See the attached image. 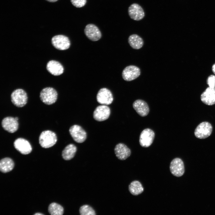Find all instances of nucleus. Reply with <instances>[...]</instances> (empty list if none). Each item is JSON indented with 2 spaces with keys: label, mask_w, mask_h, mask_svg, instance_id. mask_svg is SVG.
<instances>
[{
  "label": "nucleus",
  "mask_w": 215,
  "mask_h": 215,
  "mask_svg": "<svg viewBox=\"0 0 215 215\" xmlns=\"http://www.w3.org/2000/svg\"><path fill=\"white\" fill-rule=\"evenodd\" d=\"M57 140L56 135L54 132L46 130L41 133L39 138V142L42 147L48 148L55 145Z\"/></svg>",
  "instance_id": "f257e3e1"
},
{
  "label": "nucleus",
  "mask_w": 215,
  "mask_h": 215,
  "mask_svg": "<svg viewBox=\"0 0 215 215\" xmlns=\"http://www.w3.org/2000/svg\"><path fill=\"white\" fill-rule=\"evenodd\" d=\"M170 169L171 173L174 176L177 177L182 176L185 172L183 161L179 158L173 159L171 162Z\"/></svg>",
  "instance_id": "f8f14e48"
},
{
  "label": "nucleus",
  "mask_w": 215,
  "mask_h": 215,
  "mask_svg": "<svg viewBox=\"0 0 215 215\" xmlns=\"http://www.w3.org/2000/svg\"><path fill=\"white\" fill-rule=\"evenodd\" d=\"M70 1L74 6L78 8L83 7L86 2V0H70Z\"/></svg>",
  "instance_id": "a878e982"
},
{
  "label": "nucleus",
  "mask_w": 215,
  "mask_h": 215,
  "mask_svg": "<svg viewBox=\"0 0 215 215\" xmlns=\"http://www.w3.org/2000/svg\"><path fill=\"white\" fill-rule=\"evenodd\" d=\"M114 152L116 157L119 160H125L130 156L131 150L127 146L123 143L117 144L114 148Z\"/></svg>",
  "instance_id": "dca6fc26"
},
{
  "label": "nucleus",
  "mask_w": 215,
  "mask_h": 215,
  "mask_svg": "<svg viewBox=\"0 0 215 215\" xmlns=\"http://www.w3.org/2000/svg\"><path fill=\"white\" fill-rule=\"evenodd\" d=\"M207 83L209 87L215 88V76L213 75L209 76L207 79Z\"/></svg>",
  "instance_id": "bb28decb"
},
{
  "label": "nucleus",
  "mask_w": 215,
  "mask_h": 215,
  "mask_svg": "<svg viewBox=\"0 0 215 215\" xmlns=\"http://www.w3.org/2000/svg\"><path fill=\"white\" fill-rule=\"evenodd\" d=\"M96 100L100 104L108 105L112 102L113 97L112 93L109 89L103 88L100 89L98 92Z\"/></svg>",
  "instance_id": "9d476101"
},
{
  "label": "nucleus",
  "mask_w": 215,
  "mask_h": 215,
  "mask_svg": "<svg viewBox=\"0 0 215 215\" xmlns=\"http://www.w3.org/2000/svg\"><path fill=\"white\" fill-rule=\"evenodd\" d=\"M58 97L56 91L51 87H47L41 91L40 97L41 100L47 105H52L56 102Z\"/></svg>",
  "instance_id": "f03ea898"
},
{
  "label": "nucleus",
  "mask_w": 215,
  "mask_h": 215,
  "mask_svg": "<svg viewBox=\"0 0 215 215\" xmlns=\"http://www.w3.org/2000/svg\"><path fill=\"white\" fill-rule=\"evenodd\" d=\"M110 114V109L105 105L98 106L93 111V116L96 120L101 122L108 119Z\"/></svg>",
  "instance_id": "1a4fd4ad"
},
{
  "label": "nucleus",
  "mask_w": 215,
  "mask_h": 215,
  "mask_svg": "<svg viewBox=\"0 0 215 215\" xmlns=\"http://www.w3.org/2000/svg\"><path fill=\"white\" fill-rule=\"evenodd\" d=\"M133 108L140 116L144 117L148 115L149 112V108L147 103L141 99L135 100L133 103Z\"/></svg>",
  "instance_id": "a211bd4d"
},
{
  "label": "nucleus",
  "mask_w": 215,
  "mask_h": 215,
  "mask_svg": "<svg viewBox=\"0 0 215 215\" xmlns=\"http://www.w3.org/2000/svg\"><path fill=\"white\" fill-rule=\"evenodd\" d=\"M77 148L73 144H70L65 147L62 152L63 159L66 160H69L73 158L77 151Z\"/></svg>",
  "instance_id": "aec40b11"
},
{
  "label": "nucleus",
  "mask_w": 215,
  "mask_h": 215,
  "mask_svg": "<svg viewBox=\"0 0 215 215\" xmlns=\"http://www.w3.org/2000/svg\"><path fill=\"white\" fill-rule=\"evenodd\" d=\"M14 164L10 158L6 157L1 159L0 161V170L2 173H6L11 171L13 169Z\"/></svg>",
  "instance_id": "4be33fe9"
},
{
  "label": "nucleus",
  "mask_w": 215,
  "mask_h": 215,
  "mask_svg": "<svg viewBox=\"0 0 215 215\" xmlns=\"http://www.w3.org/2000/svg\"><path fill=\"white\" fill-rule=\"evenodd\" d=\"M128 42L133 49H139L142 47L144 42L142 38L136 34L130 35L128 38Z\"/></svg>",
  "instance_id": "412c9836"
},
{
  "label": "nucleus",
  "mask_w": 215,
  "mask_h": 215,
  "mask_svg": "<svg viewBox=\"0 0 215 215\" xmlns=\"http://www.w3.org/2000/svg\"><path fill=\"white\" fill-rule=\"evenodd\" d=\"M212 70L213 73L215 74V63L213 65L212 68Z\"/></svg>",
  "instance_id": "cd10ccee"
},
{
  "label": "nucleus",
  "mask_w": 215,
  "mask_h": 215,
  "mask_svg": "<svg viewBox=\"0 0 215 215\" xmlns=\"http://www.w3.org/2000/svg\"><path fill=\"white\" fill-rule=\"evenodd\" d=\"M128 15L131 19L136 21L142 19L145 17L144 10L139 4L134 3L131 4L128 10Z\"/></svg>",
  "instance_id": "9b49d317"
},
{
  "label": "nucleus",
  "mask_w": 215,
  "mask_h": 215,
  "mask_svg": "<svg viewBox=\"0 0 215 215\" xmlns=\"http://www.w3.org/2000/svg\"><path fill=\"white\" fill-rule=\"evenodd\" d=\"M15 148L21 153L26 155L32 151V148L29 142L22 138L16 139L14 142Z\"/></svg>",
  "instance_id": "ddd939ff"
},
{
  "label": "nucleus",
  "mask_w": 215,
  "mask_h": 215,
  "mask_svg": "<svg viewBox=\"0 0 215 215\" xmlns=\"http://www.w3.org/2000/svg\"><path fill=\"white\" fill-rule=\"evenodd\" d=\"M69 131L73 139L77 143H82L86 139V132L79 125H75L71 126L69 128Z\"/></svg>",
  "instance_id": "39448f33"
},
{
  "label": "nucleus",
  "mask_w": 215,
  "mask_h": 215,
  "mask_svg": "<svg viewBox=\"0 0 215 215\" xmlns=\"http://www.w3.org/2000/svg\"><path fill=\"white\" fill-rule=\"evenodd\" d=\"M155 133L151 129L147 128L141 132L139 139L140 145L143 147L150 146L153 142L155 137Z\"/></svg>",
  "instance_id": "6e6552de"
},
{
  "label": "nucleus",
  "mask_w": 215,
  "mask_h": 215,
  "mask_svg": "<svg viewBox=\"0 0 215 215\" xmlns=\"http://www.w3.org/2000/svg\"><path fill=\"white\" fill-rule=\"evenodd\" d=\"M34 215H44V214L40 213H35V214H34Z\"/></svg>",
  "instance_id": "c756f323"
},
{
  "label": "nucleus",
  "mask_w": 215,
  "mask_h": 215,
  "mask_svg": "<svg viewBox=\"0 0 215 215\" xmlns=\"http://www.w3.org/2000/svg\"><path fill=\"white\" fill-rule=\"evenodd\" d=\"M48 211L51 215H62L64 213V208L60 205L53 202L49 206Z\"/></svg>",
  "instance_id": "b1692460"
},
{
  "label": "nucleus",
  "mask_w": 215,
  "mask_h": 215,
  "mask_svg": "<svg viewBox=\"0 0 215 215\" xmlns=\"http://www.w3.org/2000/svg\"><path fill=\"white\" fill-rule=\"evenodd\" d=\"M1 125L5 130L10 133H13L17 130L19 127L18 120L15 118L7 117L2 121Z\"/></svg>",
  "instance_id": "2eb2a0df"
},
{
  "label": "nucleus",
  "mask_w": 215,
  "mask_h": 215,
  "mask_svg": "<svg viewBox=\"0 0 215 215\" xmlns=\"http://www.w3.org/2000/svg\"><path fill=\"white\" fill-rule=\"evenodd\" d=\"M53 45L60 50H64L68 49L70 46V41L67 36L59 35L54 36L51 39Z\"/></svg>",
  "instance_id": "423d86ee"
},
{
  "label": "nucleus",
  "mask_w": 215,
  "mask_h": 215,
  "mask_svg": "<svg viewBox=\"0 0 215 215\" xmlns=\"http://www.w3.org/2000/svg\"><path fill=\"white\" fill-rule=\"evenodd\" d=\"M141 71L138 67L130 65L126 67L123 70L122 76L127 81H130L137 78L140 75Z\"/></svg>",
  "instance_id": "0eeeda50"
},
{
  "label": "nucleus",
  "mask_w": 215,
  "mask_h": 215,
  "mask_svg": "<svg viewBox=\"0 0 215 215\" xmlns=\"http://www.w3.org/2000/svg\"><path fill=\"white\" fill-rule=\"evenodd\" d=\"M12 103L18 107H22L27 103V96L25 91L22 89H18L13 92L11 95Z\"/></svg>",
  "instance_id": "7ed1b4c3"
},
{
  "label": "nucleus",
  "mask_w": 215,
  "mask_h": 215,
  "mask_svg": "<svg viewBox=\"0 0 215 215\" xmlns=\"http://www.w3.org/2000/svg\"><path fill=\"white\" fill-rule=\"evenodd\" d=\"M201 101L205 104L212 105L215 104V88L207 87L201 95Z\"/></svg>",
  "instance_id": "f3484780"
},
{
  "label": "nucleus",
  "mask_w": 215,
  "mask_h": 215,
  "mask_svg": "<svg viewBox=\"0 0 215 215\" xmlns=\"http://www.w3.org/2000/svg\"><path fill=\"white\" fill-rule=\"evenodd\" d=\"M46 1L51 2H54L58 0H46Z\"/></svg>",
  "instance_id": "c85d7f7f"
},
{
  "label": "nucleus",
  "mask_w": 215,
  "mask_h": 215,
  "mask_svg": "<svg viewBox=\"0 0 215 215\" xmlns=\"http://www.w3.org/2000/svg\"><path fill=\"white\" fill-rule=\"evenodd\" d=\"M128 189L130 193L134 196L139 195L144 191V188L141 183L136 180L130 183L129 185Z\"/></svg>",
  "instance_id": "5701e85b"
},
{
  "label": "nucleus",
  "mask_w": 215,
  "mask_h": 215,
  "mask_svg": "<svg viewBox=\"0 0 215 215\" xmlns=\"http://www.w3.org/2000/svg\"><path fill=\"white\" fill-rule=\"evenodd\" d=\"M47 71L52 75L59 76L64 72V69L62 64L59 62L55 60H50L49 61L46 65Z\"/></svg>",
  "instance_id": "6ab92c4d"
},
{
  "label": "nucleus",
  "mask_w": 215,
  "mask_h": 215,
  "mask_svg": "<svg viewBox=\"0 0 215 215\" xmlns=\"http://www.w3.org/2000/svg\"><path fill=\"white\" fill-rule=\"evenodd\" d=\"M84 32L88 38L93 41L99 40L102 36L101 32L98 28L93 24L87 25L85 28Z\"/></svg>",
  "instance_id": "4468645a"
},
{
  "label": "nucleus",
  "mask_w": 215,
  "mask_h": 215,
  "mask_svg": "<svg viewBox=\"0 0 215 215\" xmlns=\"http://www.w3.org/2000/svg\"><path fill=\"white\" fill-rule=\"evenodd\" d=\"M212 126L207 122H202L196 127L194 131V135L197 138L204 139L209 137L212 131Z\"/></svg>",
  "instance_id": "20e7f679"
},
{
  "label": "nucleus",
  "mask_w": 215,
  "mask_h": 215,
  "mask_svg": "<svg viewBox=\"0 0 215 215\" xmlns=\"http://www.w3.org/2000/svg\"><path fill=\"white\" fill-rule=\"evenodd\" d=\"M79 212L81 215H95L96 213L94 209L90 206L85 205L79 208Z\"/></svg>",
  "instance_id": "393cba45"
}]
</instances>
